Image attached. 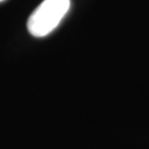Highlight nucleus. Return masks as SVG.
Returning <instances> with one entry per match:
<instances>
[{
    "label": "nucleus",
    "instance_id": "nucleus-1",
    "mask_svg": "<svg viewBox=\"0 0 149 149\" xmlns=\"http://www.w3.org/2000/svg\"><path fill=\"white\" fill-rule=\"evenodd\" d=\"M70 5V0H44L27 20L29 32L35 37L49 35L58 26Z\"/></svg>",
    "mask_w": 149,
    "mask_h": 149
},
{
    "label": "nucleus",
    "instance_id": "nucleus-2",
    "mask_svg": "<svg viewBox=\"0 0 149 149\" xmlns=\"http://www.w3.org/2000/svg\"><path fill=\"white\" fill-rule=\"evenodd\" d=\"M0 1H3V0H0Z\"/></svg>",
    "mask_w": 149,
    "mask_h": 149
}]
</instances>
